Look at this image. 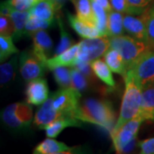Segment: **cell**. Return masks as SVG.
<instances>
[{
  "mask_svg": "<svg viewBox=\"0 0 154 154\" xmlns=\"http://www.w3.org/2000/svg\"><path fill=\"white\" fill-rule=\"evenodd\" d=\"M75 118L82 122H89L111 131L116 124V116L109 101L88 99L79 104Z\"/></svg>",
  "mask_w": 154,
  "mask_h": 154,
  "instance_id": "6da1fadb",
  "label": "cell"
},
{
  "mask_svg": "<svg viewBox=\"0 0 154 154\" xmlns=\"http://www.w3.org/2000/svg\"><path fill=\"white\" fill-rule=\"evenodd\" d=\"M124 79L126 87L122 100L120 115L110 134L117 132L125 123L136 117L140 110L142 89L139 87L134 75L129 71H128Z\"/></svg>",
  "mask_w": 154,
  "mask_h": 154,
  "instance_id": "7a4b0ae2",
  "label": "cell"
},
{
  "mask_svg": "<svg viewBox=\"0 0 154 154\" xmlns=\"http://www.w3.org/2000/svg\"><path fill=\"white\" fill-rule=\"evenodd\" d=\"M110 47L117 50L123 57L127 72L130 70L135 62L145 51L150 49L143 41L133 38L131 36H111L110 37Z\"/></svg>",
  "mask_w": 154,
  "mask_h": 154,
  "instance_id": "3957f363",
  "label": "cell"
},
{
  "mask_svg": "<svg viewBox=\"0 0 154 154\" xmlns=\"http://www.w3.org/2000/svg\"><path fill=\"white\" fill-rule=\"evenodd\" d=\"M33 110L29 103L18 102L7 106L2 111V120L13 129H22L30 126Z\"/></svg>",
  "mask_w": 154,
  "mask_h": 154,
  "instance_id": "277c9868",
  "label": "cell"
},
{
  "mask_svg": "<svg viewBox=\"0 0 154 154\" xmlns=\"http://www.w3.org/2000/svg\"><path fill=\"white\" fill-rule=\"evenodd\" d=\"M128 71L141 89L154 83V50L145 51Z\"/></svg>",
  "mask_w": 154,
  "mask_h": 154,
  "instance_id": "5b68a950",
  "label": "cell"
},
{
  "mask_svg": "<svg viewBox=\"0 0 154 154\" xmlns=\"http://www.w3.org/2000/svg\"><path fill=\"white\" fill-rule=\"evenodd\" d=\"M80 48L77 57V63L81 62L92 63L99 57L105 55L110 49V38L106 37H98L85 38L80 43Z\"/></svg>",
  "mask_w": 154,
  "mask_h": 154,
  "instance_id": "8992f818",
  "label": "cell"
},
{
  "mask_svg": "<svg viewBox=\"0 0 154 154\" xmlns=\"http://www.w3.org/2000/svg\"><path fill=\"white\" fill-rule=\"evenodd\" d=\"M81 93L74 88H62L52 94L53 106L64 116L75 118Z\"/></svg>",
  "mask_w": 154,
  "mask_h": 154,
  "instance_id": "52a82bcc",
  "label": "cell"
},
{
  "mask_svg": "<svg viewBox=\"0 0 154 154\" xmlns=\"http://www.w3.org/2000/svg\"><path fill=\"white\" fill-rule=\"evenodd\" d=\"M143 122V120L137 116L125 123L117 132L110 134L114 147L117 153H122V150L131 141L136 139L140 126Z\"/></svg>",
  "mask_w": 154,
  "mask_h": 154,
  "instance_id": "ba28073f",
  "label": "cell"
},
{
  "mask_svg": "<svg viewBox=\"0 0 154 154\" xmlns=\"http://www.w3.org/2000/svg\"><path fill=\"white\" fill-rule=\"evenodd\" d=\"M46 64L32 51H24L20 56V73L22 78L30 82L44 75Z\"/></svg>",
  "mask_w": 154,
  "mask_h": 154,
  "instance_id": "9c48e42d",
  "label": "cell"
},
{
  "mask_svg": "<svg viewBox=\"0 0 154 154\" xmlns=\"http://www.w3.org/2000/svg\"><path fill=\"white\" fill-rule=\"evenodd\" d=\"M147 9L140 15L127 14L123 18L124 29L129 36L147 45Z\"/></svg>",
  "mask_w": 154,
  "mask_h": 154,
  "instance_id": "30bf717a",
  "label": "cell"
},
{
  "mask_svg": "<svg viewBox=\"0 0 154 154\" xmlns=\"http://www.w3.org/2000/svg\"><path fill=\"white\" fill-rule=\"evenodd\" d=\"M27 102L30 105H39L48 99L49 88L45 79L36 78L30 81L26 89Z\"/></svg>",
  "mask_w": 154,
  "mask_h": 154,
  "instance_id": "8fae6325",
  "label": "cell"
},
{
  "mask_svg": "<svg viewBox=\"0 0 154 154\" xmlns=\"http://www.w3.org/2000/svg\"><path fill=\"white\" fill-rule=\"evenodd\" d=\"M62 116H64L54 108L52 98L51 97L37 110L34 116V125L39 129H45L49 124Z\"/></svg>",
  "mask_w": 154,
  "mask_h": 154,
  "instance_id": "7c38bea8",
  "label": "cell"
},
{
  "mask_svg": "<svg viewBox=\"0 0 154 154\" xmlns=\"http://www.w3.org/2000/svg\"><path fill=\"white\" fill-rule=\"evenodd\" d=\"M33 52L38 59L46 64L48 57L52 51V40L45 30H39L33 36Z\"/></svg>",
  "mask_w": 154,
  "mask_h": 154,
  "instance_id": "4fadbf2b",
  "label": "cell"
},
{
  "mask_svg": "<svg viewBox=\"0 0 154 154\" xmlns=\"http://www.w3.org/2000/svg\"><path fill=\"white\" fill-rule=\"evenodd\" d=\"M80 44H75L58 55L49 58L46 62V67L53 70L57 67H73L77 63V57Z\"/></svg>",
  "mask_w": 154,
  "mask_h": 154,
  "instance_id": "5bb4252c",
  "label": "cell"
},
{
  "mask_svg": "<svg viewBox=\"0 0 154 154\" xmlns=\"http://www.w3.org/2000/svg\"><path fill=\"white\" fill-rule=\"evenodd\" d=\"M138 116L144 122L154 121V83L142 89L141 105Z\"/></svg>",
  "mask_w": 154,
  "mask_h": 154,
  "instance_id": "9a60e30c",
  "label": "cell"
},
{
  "mask_svg": "<svg viewBox=\"0 0 154 154\" xmlns=\"http://www.w3.org/2000/svg\"><path fill=\"white\" fill-rule=\"evenodd\" d=\"M62 7L54 0H41L28 12L44 21H54L56 13Z\"/></svg>",
  "mask_w": 154,
  "mask_h": 154,
  "instance_id": "2e32d148",
  "label": "cell"
},
{
  "mask_svg": "<svg viewBox=\"0 0 154 154\" xmlns=\"http://www.w3.org/2000/svg\"><path fill=\"white\" fill-rule=\"evenodd\" d=\"M72 152L73 148L63 142L57 141L53 138L45 140L33 150V153L35 154H67Z\"/></svg>",
  "mask_w": 154,
  "mask_h": 154,
  "instance_id": "e0dca14e",
  "label": "cell"
},
{
  "mask_svg": "<svg viewBox=\"0 0 154 154\" xmlns=\"http://www.w3.org/2000/svg\"><path fill=\"white\" fill-rule=\"evenodd\" d=\"M74 4L76 17L88 25L97 28V18L95 17L91 0H71Z\"/></svg>",
  "mask_w": 154,
  "mask_h": 154,
  "instance_id": "ac0fdd59",
  "label": "cell"
},
{
  "mask_svg": "<svg viewBox=\"0 0 154 154\" xmlns=\"http://www.w3.org/2000/svg\"><path fill=\"white\" fill-rule=\"evenodd\" d=\"M68 20L72 28L80 36L84 38H93L102 37L98 28L92 27L88 23L82 22L77 17H74L71 14L68 13Z\"/></svg>",
  "mask_w": 154,
  "mask_h": 154,
  "instance_id": "d6986e66",
  "label": "cell"
},
{
  "mask_svg": "<svg viewBox=\"0 0 154 154\" xmlns=\"http://www.w3.org/2000/svg\"><path fill=\"white\" fill-rule=\"evenodd\" d=\"M29 12L28 11H21L15 9L11 5L10 17L14 23V33L12 37L14 39H20L23 35H25L26 31V24L28 22Z\"/></svg>",
  "mask_w": 154,
  "mask_h": 154,
  "instance_id": "ffe728a7",
  "label": "cell"
},
{
  "mask_svg": "<svg viewBox=\"0 0 154 154\" xmlns=\"http://www.w3.org/2000/svg\"><path fill=\"white\" fill-rule=\"evenodd\" d=\"M81 121L74 117L62 116L61 118L51 122L45 128L46 136L48 138H56L65 128L68 127H79Z\"/></svg>",
  "mask_w": 154,
  "mask_h": 154,
  "instance_id": "44dd1931",
  "label": "cell"
},
{
  "mask_svg": "<svg viewBox=\"0 0 154 154\" xmlns=\"http://www.w3.org/2000/svg\"><path fill=\"white\" fill-rule=\"evenodd\" d=\"M105 61L107 65L110 67L111 71L121 75L124 78L127 75V69L125 63L121 53L116 49L110 48L105 54Z\"/></svg>",
  "mask_w": 154,
  "mask_h": 154,
  "instance_id": "7402d4cb",
  "label": "cell"
},
{
  "mask_svg": "<svg viewBox=\"0 0 154 154\" xmlns=\"http://www.w3.org/2000/svg\"><path fill=\"white\" fill-rule=\"evenodd\" d=\"M91 66L94 75L103 82L109 87H115V81L111 74V69L106 63L101 59H96L91 63Z\"/></svg>",
  "mask_w": 154,
  "mask_h": 154,
  "instance_id": "603a6c76",
  "label": "cell"
},
{
  "mask_svg": "<svg viewBox=\"0 0 154 154\" xmlns=\"http://www.w3.org/2000/svg\"><path fill=\"white\" fill-rule=\"evenodd\" d=\"M123 13L116 11H111L109 12L108 18V36H119L124 33L123 26Z\"/></svg>",
  "mask_w": 154,
  "mask_h": 154,
  "instance_id": "cb8c5ba5",
  "label": "cell"
},
{
  "mask_svg": "<svg viewBox=\"0 0 154 154\" xmlns=\"http://www.w3.org/2000/svg\"><path fill=\"white\" fill-rule=\"evenodd\" d=\"M92 7L94 10L95 17L97 18V28L99 30L102 37H107L108 36V18L109 14L108 11H105V9L97 4L94 1H91Z\"/></svg>",
  "mask_w": 154,
  "mask_h": 154,
  "instance_id": "d4e9b609",
  "label": "cell"
},
{
  "mask_svg": "<svg viewBox=\"0 0 154 154\" xmlns=\"http://www.w3.org/2000/svg\"><path fill=\"white\" fill-rule=\"evenodd\" d=\"M54 21H44L41 20L33 14L29 13L28 22L26 24V31L25 35L28 34L29 36H33L36 32L39 30H45L48 28Z\"/></svg>",
  "mask_w": 154,
  "mask_h": 154,
  "instance_id": "484cf974",
  "label": "cell"
},
{
  "mask_svg": "<svg viewBox=\"0 0 154 154\" xmlns=\"http://www.w3.org/2000/svg\"><path fill=\"white\" fill-rule=\"evenodd\" d=\"M16 69H17V57H13L10 62L1 64L0 82L2 87L14 79L16 75Z\"/></svg>",
  "mask_w": 154,
  "mask_h": 154,
  "instance_id": "4316f807",
  "label": "cell"
},
{
  "mask_svg": "<svg viewBox=\"0 0 154 154\" xmlns=\"http://www.w3.org/2000/svg\"><path fill=\"white\" fill-rule=\"evenodd\" d=\"M13 37L1 36L0 37V59L1 62L5 61L12 54L18 52V50L13 43Z\"/></svg>",
  "mask_w": 154,
  "mask_h": 154,
  "instance_id": "83f0119b",
  "label": "cell"
},
{
  "mask_svg": "<svg viewBox=\"0 0 154 154\" xmlns=\"http://www.w3.org/2000/svg\"><path fill=\"white\" fill-rule=\"evenodd\" d=\"M53 75L56 82L62 88L72 87L71 73L70 69H68V67H57L54 69Z\"/></svg>",
  "mask_w": 154,
  "mask_h": 154,
  "instance_id": "f1b7e54d",
  "label": "cell"
},
{
  "mask_svg": "<svg viewBox=\"0 0 154 154\" xmlns=\"http://www.w3.org/2000/svg\"><path fill=\"white\" fill-rule=\"evenodd\" d=\"M71 73V83L72 88L76 89L80 93L88 89V78L83 75L75 66L70 67Z\"/></svg>",
  "mask_w": 154,
  "mask_h": 154,
  "instance_id": "f546056e",
  "label": "cell"
},
{
  "mask_svg": "<svg viewBox=\"0 0 154 154\" xmlns=\"http://www.w3.org/2000/svg\"><path fill=\"white\" fill-rule=\"evenodd\" d=\"M58 21V26L60 28V42L59 45H57V49H56V54L55 55H58L62 52H63L64 51L68 50L70 46H72V43H73V40L70 38L69 34L67 33L66 30L63 28V22L60 18L57 19Z\"/></svg>",
  "mask_w": 154,
  "mask_h": 154,
  "instance_id": "4dcf8cb0",
  "label": "cell"
},
{
  "mask_svg": "<svg viewBox=\"0 0 154 154\" xmlns=\"http://www.w3.org/2000/svg\"><path fill=\"white\" fill-rule=\"evenodd\" d=\"M147 45L154 50V1L147 8Z\"/></svg>",
  "mask_w": 154,
  "mask_h": 154,
  "instance_id": "1f68e13d",
  "label": "cell"
},
{
  "mask_svg": "<svg viewBox=\"0 0 154 154\" xmlns=\"http://www.w3.org/2000/svg\"><path fill=\"white\" fill-rule=\"evenodd\" d=\"M127 2L131 9L132 15H140L151 5L153 0H127Z\"/></svg>",
  "mask_w": 154,
  "mask_h": 154,
  "instance_id": "d6a6232c",
  "label": "cell"
},
{
  "mask_svg": "<svg viewBox=\"0 0 154 154\" xmlns=\"http://www.w3.org/2000/svg\"><path fill=\"white\" fill-rule=\"evenodd\" d=\"M14 23L11 17L1 15L0 17V33L1 36H11L14 33Z\"/></svg>",
  "mask_w": 154,
  "mask_h": 154,
  "instance_id": "836d02e7",
  "label": "cell"
},
{
  "mask_svg": "<svg viewBox=\"0 0 154 154\" xmlns=\"http://www.w3.org/2000/svg\"><path fill=\"white\" fill-rule=\"evenodd\" d=\"M15 9L21 11H28L41 0H9Z\"/></svg>",
  "mask_w": 154,
  "mask_h": 154,
  "instance_id": "e575fe53",
  "label": "cell"
},
{
  "mask_svg": "<svg viewBox=\"0 0 154 154\" xmlns=\"http://www.w3.org/2000/svg\"><path fill=\"white\" fill-rule=\"evenodd\" d=\"M113 10L122 12L123 14H130L132 15L131 9L128 5L127 0H110Z\"/></svg>",
  "mask_w": 154,
  "mask_h": 154,
  "instance_id": "d590c367",
  "label": "cell"
},
{
  "mask_svg": "<svg viewBox=\"0 0 154 154\" xmlns=\"http://www.w3.org/2000/svg\"><path fill=\"white\" fill-rule=\"evenodd\" d=\"M138 146L140 148V153L154 154V138H150L139 141Z\"/></svg>",
  "mask_w": 154,
  "mask_h": 154,
  "instance_id": "8d00e7d4",
  "label": "cell"
},
{
  "mask_svg": "<svg viewBox=\"0 0 154 154\" xmlns=\"http://www.w3.org/2000/svg\"><path fill=\"white\" fill-rule=\"evenodd\" d=\"M75 66L76 67L77 69L82 72L83 75L88 78V80L92 81L94 79V72L93 70V69H92V66H91V63L81 62V63H76Z\"/></svg>",
  "mask_w": 154,
  "mask_h": 154,
  "instance_id": "74e56055",
  "label": "cell"
},
{
  "mask_svg": "<svg viewBox=\"0 0 154 154\" xmlns=\"http://www.w3.org/2000/svg\"><path fill=\"white\" fill-rule=\"evenodd\" d=\"M91 1L96 2L97 4H99V5L102 6L105 11H107L108 12L112 11V6H111L110 0H91Z\"/></svg>",
  "mask_w": 154,
  "mask_h": 154,
  "instance_id": "f35d334b",
  "label": "cell"
},
{
  "mask_svg": "<svg viewBox=\"0 0 154 154\" xmlns=\"http://www.w3.org/2000/svg\"><path fill=\"white\" fill-rule=\"evenodd\" d=\"M54 1H55V2H57V4H58V5H63V3H64V2H65V1H66V0H54Z\"/></svg>",
  "mask_w": 154,
  "mask_h": 154,
  "instance_id": "ab89813d",
  "label": "cell"
}]
</instances>
